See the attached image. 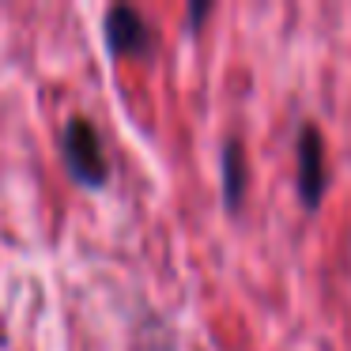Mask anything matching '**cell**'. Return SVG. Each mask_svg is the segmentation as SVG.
Masks as SVG:
<instances>
[{"label": "cell", "instance_id": "1", "mask_svg": "<svg viewBox=\"0 0 351 351\" xmlns=\"http://www.w3.org/2000/svg\"><path fill=\"white\" fill-rule=\"evenodd\" d=\"M61 162L69 170V178L80 189H106L110 182V159L102 152V136L84 114H72L61 129Z\"/></svg>", "mask_w": 351, "mask_h": 351}, {"label": "cell", "instance_id": "2", "mask_svg": "<svg viewBox=\"0 0 351 351\" xmlns=\"http://www.w3.org/2000/svg\"><path fill=\"white\" fill-rule=\"evenodd\" d=\"M102 38L114 57H152L155 53V34L147 19L132 4H114L102 16Z\"/></svg>", "mask_w": 351, "mask_h": 351}, {"label": "cell", "instance_id": "3", "mask_svg": "<svg viewBox=\"0 0 351 351\" xmlns=\"http://www.w3.org/2000/svg\"><path fill=\"white\" fill-rule=\"evenodd\" d=\"M325 185H328L325 140H321L317 125H302V129H298V197H302V204L310 208V212L321 204Z\"/></svg>", "mask_w": 351, "mask_h": 351}, {"label": "cell", "instance_id": "4", "mask_svg": "<svg viewBox=\"0 0 351 351\" xmlns=\"http://www.w3.org/2000/svg\"><path fill=\"white\" fill-rule=\"evenodd\" d=\"M219 178H223V204L234 212L245 197V185H250V162H245V152L238 140H227L219 155Z\"/></svg>", "mask_w": 351, "mask_h": 351}, {"label": "cell", "instance_id": "5", "mask_svg": "<svg viewBox=\"0 0 351 351\" xmlns=\"http://www.w3.org/2000/svg\"><path fill=\"white\" fill-rule=\"evenodd\" d=\"M208 12H212V4H193V12H189V27H193V31L200 27V19H204Z\"/></svg>", "mask_w": 351, "mask_h": 351}]
</instances>
